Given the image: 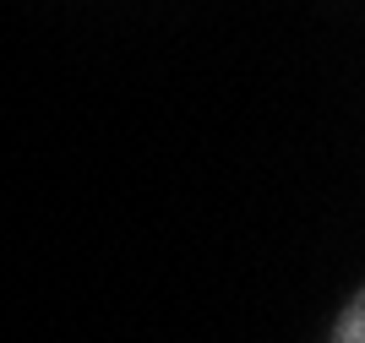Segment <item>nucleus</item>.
Segmentation results:
<instances>
[{
  "mask_svg": "<svg viewBox=\"0 0 365 343\" xmlns=\"http://www.w3.org/2000/svg\"><path fill=\"white\" fill-rule=\"evenodd\" d=\"M333 343H365V300L354 295L349 305H344V316H338V332Z\"/></svg>",
  "mask_w": 365,
  "mask_h": 343,
  "instance_id": "f257e3e1",
  "label": "nucleus"
}]
</instances>
